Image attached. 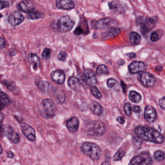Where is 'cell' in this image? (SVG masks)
<instances>
[{
    "label": "cell",
    "instance_id": "cell-1",
    "mask_svg": "<svg viewBox=\"0 0 165 165\" xmlns=\"http://www.w3.org/2000/svg\"><path fill=\"white\" fill-rule=\"evenodd\" d=\"M135 132L140 139L156 144H161L165 140L164 136L153 128L138 126L135 128Z\"/></svg>",
    "mask_w": 165,
    "mask_h": 165
},
{
    "label": "cell",
    "instance_id": "cell-2",
    "mask_svg": "<svg viewBox=\"0 0 165 165\" xmlns=\"http://www.w3.org/2000/svg\"><path fill=\"white\" fill-rule=\"evenodd\" d=\"M84 131L89 136L99 137L106 132V127L102 122L98 121H90L85 125Z\"/></svg>",
    "mask_w": 165,
    "mask_h": 165
},
{
    "label": "cell",
    "instance_id": "cell-3",
    "mask_svg": "<svg viewBox=\"0 0 165 165\" xmlns=\"http://www.w3.org/2000/svg\"><path fill=\"white\" fill-rule=\"evenodd\" d=\"M81 151L93 160H98L101 156V149L98 145L92 142H85L81 147Z\"/></svg>",
    "mask_w": 165,
    "mask_h": 165
},
{
    "label": "cell",
    "instance_id": "cell-4",
    "mask_svg": "<svg viewBox=\"0 0 165 165\" xmlns=\"http://www.w3.org/2000/svg\"><path fill=\"white\" fill-rule=\"evenodd\" d=\"M0 134L5 136L13 143H18L20 140L19 135L9 125H0Z\"/></svg>",
    "mask_w": 165,
    "mask_h": 165
},
{
    "label": "cell",
    "instance_id": "cell-5",
    "mask_svg": "<svg viewBox=\"0 0 165 165\" xmlns=\"http://www.w3.org/2000/svg\"><path fill=\"white\" fill-rule=\"evenodd\" d=\"M44 109L42 115L47 119L52 118L56 114V107L54 102L50 99H45L43 101Z\"/></svg>",
    "mask_w": 165,
    "mask_h": 165
},
{
    "label": "cell",
    "instance_id": "cell-6",
    "mask_svg": "<svg viewBox=\"0 0 165 165\" xmlns=\"http://www.w3.org/2000/svg\"><path fill=\"white\" fill-rule=\"evenodd\" d=\"M153 160L149 153H142L131 159L128 165H152Z\"/></svg>",
    "mask_w": 165,
    "mask_h": 165
},
{
    "label": "cell",
    "instance_id": "cell-7",
    "mask_svg": "<svg viewBox=\"0 0 165 165\" xmlns=\"http://www.w3.org/2000/svg\"><path fill=\"white\" fill-rule=\"evenodd\" d=\"M75 24V21L71 19L69 16H63L58 21V28L61 32H67L72 29Z\"/></svg>",
    "mask_w": 165,
    "mask_h": 165
},
{
    "label": "cell",
    "instance_id": "cell-8",
    "mask_svg": "<svg viewBox=\"0 0 165 165\" xmlns=\"http://www.w3.org/2000/svg\"><path fill=\"white\" fill-rule=\"evenodd\" d=\"M21 129L24 135L27 139L31 142H35L36 140V134L35 130L30 125L25 123H21Z\"/></svg>",
    "mask_w": 165,
    "mask_h": 165
},
{
    "label": "cell",
    "instance_id": "cell-9",
    "mask_svg": "<svg viewBox=\"0 0 165 165\" xmlns=\"http://www.w3.org/2000/svg\"><path fill=\"white\" fill-rule=\"evenodd\" d=\"M140 83L146 87H150L154 85L156 79L154 76L148 72H144L139 76Z\"/></svg>",
    "mask_w": 165,
    "mask_h": 165
},
{
    "label": "cell",
    "instance_id": "cell-10",
    "mask_svg": "<svg viewBox=\"0 0 165 165\" xmlns=\"http://www.w3.org/2000/svg\"><path fill=\"white\" fill-rule=\"evenodd\" d=\"M128 68L131 74H137L144 71L147 66L146 64L142 62L133 61L129 64Z\"/></svg>",
    "mask_w": 165,
    "mask_h": 165
},
{
    "label": "cell",
    "instance_id": "cell-11",
    "mask_svg": "<svg viewBox=\"0 0 165 165\" xmlns=\"http://www.w3.org/2000/svg\"><path fill=\"white\" fill-rule=\"evenodd\" d=\"M17 8L19 11L29 13L34 11L35 7L34 4L31 1H23L17 4Z\"/></svg>",
    "mask_w": 165,
    "mask_h": 165
},
{
    "label": "cell",
    "instance_id": "cell-12",
    "mask_svg": "<svg viewBox=\"0 0 165 165\" xmlns=\"http://www.w3.org/2000/svg\"><path fill=\"white\" fill-rule=\"evenodd\" d=\"M83 78L85 82L91 87L95 86L97 83V78L93 72L86 70L84 72Z\"/></svg>",
    "mask_w": 165,
    "mask_h": 165
},
{
    "label": "cell",
    "instance_id": "cell-13",
    "mask_svg": "<svg viewBox=\"0 0 165 165\" xmlns=\"http://www.w3.org/2000/svg\"><path fill=\"white\" fill-rule=\"evenodd\" d=\"M24 17L21 13L15 11L10 15L9 17V21L11 25L16 26L19 25L24 21Z\"/></svg>",
    "mask_w": 165,
    "mask_h": 165
},
{
    "label": "cell",
    "instance_id": "cell-14",
    "mask_svg": "<svg viewBox=\"0 0 165 165\" xmlns=\"http://www.w3.org/2000/svg\"><path fill=\"white\" fill-rule=\"evenodd\" d=\"M66 126L69 131L72 133H75L78 131L79 126V121L77 117H72L67 121Z\"/></svg>",
    "mask_w": 165,
    "mask_h": 165
},
{
    "label": "cell",
    "instance_id": "cell-15",
    "mask_svg": "<svg viewBox=\"0 0 165 165\" xmlns=\"http://www.w3.org/2000/svg\"><path fill=\"white\" fill-rule=\"evenodd\" d=\"M156 116V109L152 106L146 107L144 111V118L149 123H153L155 121Z\"/></svg>",
    "mask_w": 165,
    "mask_h": 165
},
{
    "label": "cell",
    "instance_id": "cell-16",
    "mask_svg": "<svg viewBox=\"0 0 165 165\" xmlns=\"http://www.w3.org/2000/svg\"><path fill=\"white\" fill-rule=\"evenodd\" d=\"M51 78L55 82L58 84H62L65 81V75L62 70H56L52 72Z\"/></svg>",
    "mask_w": 165,
    "mask_h": 165
},
{
    "label": "cell",
    "instance_id": "cell-17",
    "mask_svg": "<svg viewBox=\"0 0 165 165\" xmlns=\"http://www.w3.org/2000/svg\"><path fill=\"white\" fill-rule=\"evenodd\" d=\"M57 7L61 9L70 10L75 7V3L71 0H58L56 2Z\"/></svg>",
    "mask_w": 165,
    "mask_h": 165
},
{
    "label": "cell",
    "instance_id": "cell-18",
    "mask_svg": "<svg viewBox=\"0 0 165 165\" xmlns=\"http://www.w3.org/2000/svg\"><path fill=\"white\" fill-rule=\"evenodd\" d=\"M28 61L33 66L34 70H37L40 65V62L37 55L34 53H30L28 56Z\"/></svg>",
    "mask_w": 165,
    "mask_h": 165
},
{
    "label": "cell",
    "instance_id": "cell-19",
    "mask_svg": "<svg viewBox=\"0 0 165 165\" xmlns=\"http://www.w3.org/2000/svg\"><path fill=\"white\" fill-rule=\"evenodd\" d=\"M90 109L93 113L97 115H100L103 111V109L101 105L96 101L92 102L90 105Z\"/></svg>",
    "mask_w": 165,
    "mask_h": 165
},
{
    "label": "cell",
    "instance_id": "cell-20",
    "mask_svg": "<svg viewBox=\"0 0 165 165\" xmlns=\"http://www.w3.org/2000/svg\"><path fill=\"white\" fill-rule=\"evenodd\" d=\"M10 104L9 98L5 93L0 91V111H2L5 106Z\"/></svg>",
    "mask_w": 165,
    "mask_h": 165
},
{
    "label": "cell",
    "instance_id": "cell-21",
    "mask_svg": "<svg viewBox=\"0 0 165 165\" xmlns=\"http://www.w3.org/2000/svg\"><path fill=\"white\" fill-rule=\"evenodd\" d=\"M68 84L70 88L73 90H77L80 87L79 80L75 77L71 76L69 78Z\"/></svg>",
    "mask_w": 165,
    "mask_h": 165
},
{
    "label": "cell",
    "instance_id": "cell-22",
    "mask_svg": "<svg viewBox=\"0 0 165 165\" xmlns=\"http://www.w3.org/2000/svg\"><path fill=\"white\" fill-rule=\"evenodd\" d=\"M112 21V19H109V18L103 19L98 20L96 24V26H97V28L103 29L107 28L111 25Z\"/></svg>",
    "mask_w": 165,
    "mask_h": 165
},
{
    "label": "cell",
    "instance_id": "cell-23",
    "mask_svg": "<svg viewBox=\"0 0 165 165\" xmlns=\"http://www.w3.org/2000/svg\"><path fill=\"white\" fill-rule=\"evenodd\" d=\"M45 17L44 13L40 11H33L27 14V17L31 19H41Z\"/></svg>",
    "mask_w": 165,
    "mask_h": 165
},
{
    "label": "cell",
    "instance_id": "cell-24",
    "mask_svg": "<svg viewBox=\"0 0 165 165\" xmlns=\"http://www.w3.org/2000/svg\"><path fill=\"white\" fill-rule=\"evenodd\" d=\"M128 97L129 99L134 103H139L142 100V97L140 94L134 91H132L131 92H130Z\"/></svg>",
    "mask_w": 165,
    "mask_h": 165
},
{
    "label": "cell",
    "instance_id": "cell-25",
    "mask_svg": "<svg viewBox=\"0 0 165 165\" xmlns=\"http://www.w3.org/2000/svg\"><path fill=\"white\" fill-rule=\"evenodd\" d=\"M129 38L133 44L138 45L140 43L141 41V36L138 33L132 32L129 35Z\"/></svg>",
    "mask_w": 165,
    "mask_h": 165
},
{
    "label": "cell",
    "instance_id": "cell-26",
    "mask_svg": "<svg viewBox=\"0 0 165 165\" xmlns=\"http://www.w3.org/2000/svg\"><path fill=\"white\" fill-rule=\"evenodd\" d=\"M96 73L98 75H107L109 73L108 67L104 64H101L97 67Z\"/></svg>",
    "mask_w": 165,
    "mask_h": 165
},
{
    "label": "cell",
    "instance_id": "cell-27",
    "mask_svg": "<svg viewBox=\"0 0 165 165\" xmlns=\"http://www.w3.org/2000/svg\"><path fill=\"white\" fill-rule=\"evenodd\" d=\"M38 86L43 92H47L49 88V83L46 81H40L38 83Z\"/></svg>",
    "mask_w": 165,
    "mask_h": 165
},
{
    "label": "cell",
    "instance_id": "cell-28",
    "mask_svg": "<svg viewBox=\"0 0 165 165\" xmlns=\"http://www.w3.org/2000/svg\"><path fill=\"white\" fill-rule=\"evenodd\" d=\"M125 155V152L122 149H120L114 155L113 160L115 161L121 160Z\"/></svg>",
    "mask_w": 165,
    "mask_h": 165
},
{
    "label": "cell",
    "instance_id": "cell-29",
    "mask_svg": "<svg viewBox=\"0 0 165 165\" xmlns=\"http://www.w3.org/2000/svg\"><path fill=\"white\" fill-rule=\"evenodd\" d=\"M154 157L157 161H162L165 159V154L163 152L157 151L154 153Z\"/></svg>",
    "mask_w": 165,
    "mask_h": 165
},
{
    "label": "cell",
    "instance_id": "cell-30",
    "mask_svg": "<svg viewBox=\"0 0 165 165\" xmlns=\"http://www.w3.org/2000/svg\"><path fill=\"white\" fill-rule=\"evenodd\" d=\"M91 92L92 95L97 98H101V94L100 91L95 86H93L91 88Z\"/></svg>",
    "mask_w": 165,
    "mask_h": 165
},
{
    "label": "cell",
    "instance_id": "cell-31",
    "mask_svg": "<svg viewBox=\"0 0 165 165\" xmlns=\"http://www.w3.org/2000/svg\"><path fill=\"white\" fill-rule=\"evenodd\" d=\"M50 55H51V50L49 48H45L42 54L43 58L45 60L49 59L50 58Z\"/></svg>",
    "mask_w": 165,
    "mask_h": 165
},
{
    "label": "cell",
    "instance_id": "cell-32",
    "mask_svg": "<svg viewBox=\"0 0 165 165\" xmlns=\"http://www.w3.org/2000/svg\"><path fill=\"white\" fill-rule=\"evenodd\" d=\"M117 83H118V82L114 78H109L107 81L108 87L110 88H112L114 87Z\"/></svg>",
    "mask_w": 165,
    "mask_h": 165
},
{
    "label": "cell",
    "instance_id": "cell-33",
    "mask_svg": "<svg viewBox=\"0 0 165 165\" xmlns=\"http://www.w3.org/2000/svg\"><path fill=\"white\" fill-rule=\"evenodd\" d=\"M131 110H132V108H131L130 104L129 103L125 104L124 105V111L126 115L130 116L131 115Z\"/></svg>",
    "mask_w": 165,
    "mask_h": 165
},
{
    "label": "cell",
    "instance_id": "cell-34",
    "mask_svg": "<svg viewBox=\"0 0 165 165\" xmlns=\"http://www.w3.org/2000/svg\"><path fill=\"white\" fill-rule=\"evenodd\" d=\"M67 57V53L64 51H61L58 55V60L61 61H64Z\"/></svg>",
    "mask_w": 165,
    "mask_h": 165
},
{
    "label": "cell",
    "instance_id": "cell-35",
    "mask_svg": "<svg viewBox=\"0 0 165 165\" xmlns=\"http://www.w3.org/2000/svg\"><path fill=\"white\" fill-rule=\"evenodd\" d=\"M150 39H151V41H152V42H154L157 41L159 39L158 34L156 32H153V33L151 34Z\"/></svg>",
    "mask_w": 165,
    "mask_h": 165
},
{
    "label": "cell",
    "instance_id": "cell-36",
    "mask_svg": "<svg viewBox=\"0 0 165 165\" xmlns=\"http://www.w3.org/2000/svg\"><path fill=\"white\" fill-rule=\"evenodd\" d=\"M142 143V140L140 138L138 137L134 138L133 139V144L134 146L137 147H139V146H140Z\"/></svg>",
    "mask_w": 165,
    "mask_h": 165
},
{
    "label": "cell",
    "instance_id": "cell-37",
    "mask_svg": "<svg viewBox=\"0 0 165 165\" xmlns=\"http://www.w3.org/2000/svg\"><path fill=\"white\" fill-rule=\"evenodd\" d=\"M120 33V30L119 29H112V30L108 32V36H117Z\"/></svg>",
    "mask_w": 165,
    "mask_h": 165
},
{
    "label": "cell",
    "instance_id": "cell-38",
    "mask_svg": "<svg viewBox=\"0 0 165 165\" xmlns=\"http://www.w3.org/2000/svg\"><path fill=\"white\" fill-rule=\"evenodd\" d=\"M9 6V3L7 1H0V10L6 8Z\"/></svg>",
    "mask_w": 165,
    "mask_h": 165
},
{
    "label": "cell",
    "instance_id": "cell-39",
    "mask_svg": "<svg viewBox=\"0 0 165 165\" xmlns=\"http://www.w3.org/2000/svg\"><path fill=\"white\" fill-rule=\"evenodd\" d=\"M158 104L161 109L165 111V97H164L159 100Z\"/></svg>",
    "mask_w": 165,
    "mask_h": 165
},
{
    "label": "cell",
    "instance_id": "cell-40",
    "mask_svg": "<svg viewBox=\"0 0 165 165\" xmlns=\"http://www.w3.org/2000/svg\"><path fill=\"white\" fill-rule=\"evenodd\" d=\"M4 84L5 85L6 87L7 88L11 91H13V90H15V86L14 85H12V83H9L7 81H6V82H4Z\"/></svg>",
    "mask_w": 165,
    "mask_h": 165
},
{
    "label": "cell",
    "instance_id": "cell-41",
    "mask_svg": "<svg viewBox=\"0 0 165 165\" xmlns=\"http://www.w3.org/2000/svg\"><path fill=\"white\" fill-rule=\"evenodd\" d=\"M148 20L151 25H153L157 22V19L156 17H148Z\"/></svg>",
    "mask_w": 165,
    "mask_h": 165
},
{
    "label": "cell",
    "instance_id": "cell-42",
    "mask_svg": "<svg viewBox=\"0 0 165 165\" xmlns=\"http://www.w3.org/2000/svg\"><path fill=\"white\" fill-rule=\"evenodd\" d=\"M132 111L137 113H140L142 112V108L139 106H135L133 107Z\"/></svg>",
    "mask_w": 165,
    "mask_h": 165
},
{
    "label": "cell",
    "instance_id": "cell-43",
    "mask_svg": "<svg viewBox=\"0 0 165 165\" xmlns=\"http://www.w3.org/2000/svg\"><path fill=\"white\" fill-rule=\"evenodd\" d=\"M5 39L2 36H0V48H5Z\"/></svg>",
    "mask_w": 165,
    "mask_h": 165
},
{
    "label": "cell",
    "instance_id": "cell-44",
    "mask_svg": "<svg viewBox=\"0 0 165 165\" xmlns=\"http://www.w3.org/2000/svg\"><path fill=\"white\" fill-rule=\"evenodd\" d=\"M82 33H83V30L80 27H78L75 30V34L77 35L82 34Z\"/></svg>",
    "mask_w": 165,
    "mask_h": 165
},
{
    "label": "cell",
    "instance_id": "cell-45",
    "mask_svg": "<svg viewBox=\"0 0 165 165\" xmlns=\"http://www.w3.org/2000/svg\"><path fill=\"white\" fill-rule=\"evenodd\" d=\"M117 121H118L119 123L121 124V125H123L124 123H125V120L124 118L122 117H121V116H119V117L117 118Z\"/></svg>",
    "mask_w": 165,
    "mask_h": 165
},
{
    "label": "cell",
    "instance_id": "cell-46",
    "mask_svg": "<svg viewBox=\"0 0 165 165\" xmlns=\"http://www.w3.org/2000/svg\"><path fill=\"white\" fill-rule=\"evenodd\" d=\"M126 56H128V58L130 59H133L136 57V54L134 52H131V53H128L126 54Z\"/></svg>",
    "mask_w": 165,
    "mask_h": 165
},
{
    "label": "cell",
    "instance_id": "cell-47",
    "mask_svg": "<svg viewBox=\"0 0 165 165\" xmlns=\"http://www.w3.org/2000/svg\"><path fill=\"white\" fill-rule=\"evenodd\" d=\"M6 156H7V157L9 158H12L14 157V154L12 152L9 151L6 154Z\"/></svg>",
    "mask_w": 165,
    "mask_h": 165
},
{
    "label": "cell",
    "instance_id": "cell-48",
    "mask_svg": "<svg viewBox=\"0 0 165 165\" xmlns=\"http://www.w3.org/2000/svg\"><path fill=\"white\" fill-rule=\"evenodd\" d=\"M5 119V115L2 113H0V125L2 123L3 120Z\"/></svg>",
    "mask_w": 165,
    "mask_h": 165
},
{
    "label": "cell",
    "instance_id": "cell-49",
    "mask_svg": "<svg viewBox=\"0 0 165 165\" xmlns=\"http://www.w3.org/2000/svg\"><path fill=\"white\" fill-rule=\"evenodd\" d=\"M117 63L119 65H120V66H122L124 64H125V62L124 61H123V60L120 59L117 62Z\"/></svg>",
    "mask_w": 165,
    "mask_h": 165
},
{
    "label": "cell",
    "instance_id": "cell-50",
    "mask_svg": "<svg viewBox=\"0 0 165 165\" xmlns=\"http://www.w3.org/2000/svg\"><path fill=\"white\" fill-rule=\"evenodd\" d=\"M100 165H111L109 163V162H107V161H105V162H103Z\"/></svg>",
    "mask_w": 165,
    "mask_h": 165
},
{
    "label": "cell",
    "instance_id": "cell-51",
    "mask_svg": "<svg viewBox=\"0 0 165 165\" xmlns=\"http://www.w3.org/2000/svg\"><path fill=\"white\" fill-rule=\"evenodd\" d=\"M3 148H2V146H1V145L0 144V154H2V153H3Z\"/></svg>",
    "mask_w": 165,
    "mask_h": 165
},
{
    "label": "cell",
    "instance_id": "cell-52",
    "mask_svg": "<svg viewBox=\"0 0 165 165\" xmlns=\"http://www.w3.org/2000/svg\"><path fill=\"white\" fill-rule=\"evenodd\" d=\"M2 17V14H0V19Z\"/></svg>",
    "mask_w": 165,
    "mask_h": 165
}]
</instances>
